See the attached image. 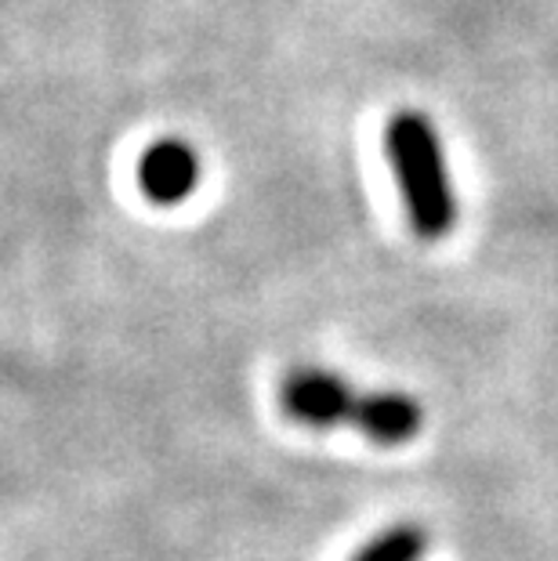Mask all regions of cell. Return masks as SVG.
<instances>
[{"label": "cell", "mask_w": 558, "mask_h": 561, "mask_svg": "<svg viewBox=\"0 0 558 561\" xmlns=\"http://www.w3.org/2000/svg\"><path fill=\"white\" fill-rule=\"evenodd\" d=\"M385 149L399 182L410 229L421 240H443L457 225V196L435 124L424 113L402 110L388 121Z\"/></svg>", "instance_id": "cell-1"}, {"label": "cell", "mask_w": 558, "mask_h": 561, "mask_svg": "<svg viewBox=\"0 0 558 561\" xmlns=\"http://www.w3.org/2000/svg\"><path fill=\"white\" fill-rule=\"evenodd\" d=\"M280 402L294 421H301L308 427H338V424H352L360 391L344 377L330 374V369L305 366V369H294V374L283 380Z\"/></svg>", "instance_id": "cell-2"}, {"label": "cell", "mask_w": 558, "mask_h": 561, "mask_svg": "<svg viewBox=\"0 0 558 561\" xmlns=\"http://www.w3.org/2000/svg\"><path fill=\"white\" fill-rule=\"evenodd\" d=\"M200 178V163L196 152L185 146V141H157L141 152L138 160V185L146 199L160 203V207H174L193 196Z\"/></svg>", "instance_id": "cell-3"}, {"label": "cell", "mask_w": 558, "mask_h": 561, "mask_svg": "<svg viewBox=\"0 0 558 561\" xmlns=\"http://www.w3.org/2000/svg\"><path fill=\"white\" fill-rule=\"evenodd\" d=\"M424 424V410L413 396H402V391H366L355 402L352 413V427L371 438L382 442V446H402V442H413L421 435Z\"/></svg>", "instance_id": "cell-4"}, {"label": "cell", "mask_w": 558, "mask_h": 561, "mask_svg": "<svg viewBox=\"0 0 558 561\" xmlns=\"http://www.w3.org/2000/svg\"><path fill=\"white\" fill-rule=\"evenodd\" d=\"M424 551H429V533L413 522H402L363 543L352 561H421Z\"/></svg>", "instance_id": "cell-5"}]
</instances>
